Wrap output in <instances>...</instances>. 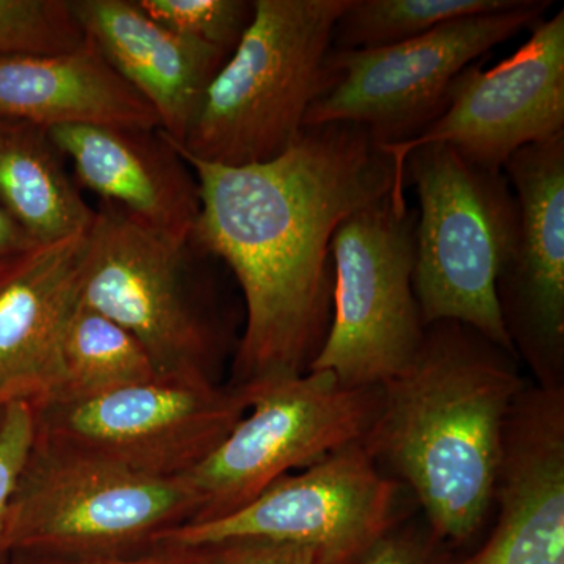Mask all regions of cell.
<instances>
[{"instance_id":"6da1fadb","label":"cell","mask_w":564,"mask_h":564,"mask_svg":"<svg viewBox=\"0 0 564 564\" xmlns=\"http://www.w3.org/2000/svg\"><path fill=\"white\" fill-rule=\"evenodd\" d=\"M173 144L199 185L193 247L225 262L243 293L229 384L310 372L332 323L334 232L392 192L404 196L392 155L350 122L304 128L284 154L256 165L199 161Z\"/></svg>"},{"instance_id":"7a4b0ae2","label":"cell","mask_w":564,"mask_h":564,"mask_svg":"<svg viewBox=\"0 0 564 564\" xmlns=\"http://www.w3.org/2000/svg\"><path fill=\"white\" fill-rule=\"evenodd\" d=\"M527 381L518 358L458 322L426 326L413 362L380 386L362 445L413 489L429 530L456 547L491 510L505 422Z\"/></svg>"},{"instance_id":"3957f363","label":"cell","mask_w":564,"mask_h":564,"mask_svg":"<svg viewBox=\"0 0 564 564\" xmlns=\"http://www.w3.org/2000/svg\"><path fill=\"white\" fill-rule=\"evenodd\" d=\"M239 46L204 93L182 143L225 166L274 161L295 143L321 88L348 0H254Z\"/></svg>"},{"instance_id":"277c9868","label":"cell","mask_w":564,"mask_h":564,"mask_svg":"<svg viewBox=\"0 0 564 564\" xmlns=\"http://www.w3.org/2000/svg\"><path fill=\"white\" fill-rule=\"evenodd\" d=\"M404 180L419 199L414 293L423 323H463L518 358L497 302L519 226L507 176L436 143L408 155Z\"/></svg>"},{"instance_id":"5b68a950","label":"cell","mask_w":564,"mask_h":564,"mask_svg":"<svg viewBox=\"0 0 564 564\" xmlns=\"http://www.w3.org/2000/svg\"><path fill=\"white\" fill-rule=\"evenodd\" d=\"M196 511L182 478L147 477L35 436L11 499V551L55 560L140 554Z\"/></svg>"},{"instance_id":"8992f818","label":"cell","mask_w":564,"mask_h":564,"mask_svg":"<svg viewBox=\"0 0 564 564\" xmlns=\"http://www.w3.org/2000/svg\"><path fill=\"white\" fill-rule=\"evenodd\" d=\"M193 251L104 203L85 237L80 303L131 333L161 380L218 383L226 339L193 280Z\"/></svg>"},{"instance_id":"52a82bcc","label":"cell","mask_w":564,"mask_h":564,"mask_svg":"<svg viewBox=\"0 0 564 564\" xmlns=\"http://www.w3.org/2000/svg\"><path fill=\"white\" fill-rule=\"evenodd\" d=\"M415 223L417 210L393 192L340 223L332 323L310 370L380 388L413 362L426 333L414 293Z\"/></svg>"},{"instance_id":"ba28073f","label":"cell","mask_w":564,"mask_h":564,"mask_svg":"<svg viewBox=\"0 0 564 564\" xmlns=\"http://www.w3.org/2000/svg\"><path fill=\"white\" fill-rule=\"evenodd\" d=\"M549 0L462 18L419 39L377 50L334 51L304 128L350 122L381 148L417 139L447 109L452 82L463 69L543 21Z\"/></svg>"},{"instance_id":"9c48e42d","label":"cell","mask_w":564,"mask_h":564,"mask_svg":"<svg viewBox=\"0 0 564 564\" xmlns=\"http://www.w3.org/2000/svg\"><path fill=\"white\" fill-rule=\"evenodd\" d=\"M380 395V388H348L323 370L252 386L247 414L182 477L198 500L188 524L236 513L282 475L361 443L377 417Z\"/></svg>"},{"instance_id":"30bf717a","label":"cell","mask_w":564,"mask_h":564,"mask_svg":"<svg viewBox=\"0 0 564 564\" xmlns=\"http://www.w3.org/2000/svg\"><path fill=\"white\" fill-rule=\"evenodd\" d=\"M252 388L154 378L74 403L33 408L35 436L176 480L195 469L250 410Z\"/></svg>"},{"instance_id":"8fae6325","label":"cell","mask_w":564,"mask_h":564,"mask_svg":"<svg viewBox=\"0 0 564 564\" xmlns=\"http://www.w3.org/2000/svg\"><path fill=\"white\" fill-rule=\"evenodd\" d=\"M400 484L361 443L282 475L242 510L177 527L159 544L212 545L234 538H267L313 549L317 564H361L397 527Z\"/></svg>"},{"instance_id":"7c38bea8","label":"cell","mask_w":564,"mask_h":564,"mask_svg":"<svg viewBox=\"0 0 564 564\" xmlns=\"http://www.w3.org/2000/svg\"><path fill=\"white\" fill-rule=\"evenodd\" d=\"M564 133V10L540 21L532 36L491 69L467 66L452 82L447 109L417 139L383 148L406 191L404 162L426 144L444 143L467 161L503 172L511 155Z\"/></svg>"},{"instance_id":"4fadbf2b","label":"cell","mask_w":564,"mask_h":564,"mask_svg":"<svg viewBox=\"0 0 564 564\" xmlns=\"http://www.w3.org/2000/svg\"><path fill=\"white\" fill-rule=\"evenodd\" d=\"M503 173L519 207L497 278L503 326L534 384L564 388V133L514 152Z\"/></svg>"},{"instance_id":"5bb4252c","label":"cell","mask_w":564,"mask_h":564,"mask_svg":"<svg viewBox=\"0 0 564 564\" xmlns=\"http://www.w3.org/2000/svg\"><path fill=\"white\" fill-rule=\"evenodd\" d=\"M484 547L463 564H564V388L524 386L505 422Z\"/></svg>"},{"instance_id":"9a60e30c","label":"cell","mask_w":564,"mask_h":564,"mask_svg":"<svg viewBox=\"0 0 564 564\" xmlns=\"http://www.w3.org/2000/svg\"><path fill=\"white\" fill-rule=\"evenodd\" d=\"M50 132L79 187L155 231L192 239L202 209L198 180L161 129L62 126Z\"/></svg>"},{"instance_id":"2e32d148","label":"cell","mask_w":564,"mask_h":564,"mask_svg":"<svg viewBox=\"0 0 564 564\" xmlns=\"http://www.w3.org/2000/svg\"><path fill=\"white\" fill-rule=\"evenodd\" d=\"M85 237L41 245L0 276V403L50 402L66 326L80 304Z\"/></svg>"},{"instance_id":"e0dca14e","label":"cell","mask_w":564,"mask_h":564,"mask_svg":"<svg viewBox=\"0 0 564 564\" xmlns=\"http://www.w3.org/2000/svg\"><path fill=\"white\" fill-rule=\"evenodd\" d=\"M85 36L151 104L161 131L182 143L229 54L163 28L135 0H70Z\"/></svg>"},{"instance_id":"ac0fdd59","label":"cell","mask_w":564,"mask_h":564,"mask_svg":"<svg viewBox=\"0 0 564 564\" xmlns=\"http://www.w3.org/2000/svg\"><path fill=\"white\" fill-rule=\"evenodd\" d=\"M0 117L62 126L161 129L151 104L87 39L62 54L0 57Z\"/></svg>"},{"instance_id":"d6986e66","label":"cell","mask_w":564,"mask_h":564,"mask_svg":"<svg viewBox=\"0 0 564 564\" xmlns=\"http://www.w3.org/2000/svg\"><path fill=\"white\" fill-rule=\"evenodd\" d=\"M0 207L40 245L90 229L96 209L82 196L51 132L0 117Z\"/></svg>"},{"instance_id":"ffe728a7","label":"cell","mask_w":564,"mask_h":564,"mask_svg":"<svg viewBox=\"0 0 564 564\" xmlns=\"http://www.w3.org/2000/svg\"><path fill=\"white\" fill-rule=\"evenodd\" d=\"M154 378L158 373L143 345L80 303L63 336L61 381L47 403L84 402Z\"/></svg>"},{"instance_id":"44dd1931","label":"cell","mask_w":564,"mask_h":564,"mask_svg":"<svg viewBox=\"0 0 564 564\" xmlns=\"http://www.w3.org/2000/svg\"><path fill=\"white\" fill-rule=\"evenodd\" d=\"M521 0H348L334 51L377 50L419 39L447 22L514 9Z\"/></svg>"},{"instance_id":"7402d4cb","label":"cell","mask_w":564,"mask_h":564,"mask_svg":"<svg viewBox=\"0 0 564 564\" xmlns=\"http://www.w3.org/2000/svg\"><path fill=\"white\" fill-rule=\"evenodd\" d=\"M85 41L70 0H0V57L62 54Z\"/></svg>"},{"instance_id":"603a6c76","label":"cell","mask_w":564,"mask_h":564,"mask_svg":"<svg viewBox=\"0 0 564 564\" xmlns=\"http://www.w3.org/2000/svg\"><path fill=\"white\" fill-rule=\"evenodd\" d=\"M163 28L231 55L254 17L248 0H135Z\"/></svg>"},{"instance_id":"cb8c5ba5","label":"cell","mask_w":564,"mask_h":564,"mask_svg":"<svg viewBox=\"0 0 564 564\" xmlns=\"http://www.w3.org/2000/svg\"><path fill=\"white\" fill-rule=\"evenodd\" d=\"M35 441V413L28 403L7 404L0 426V564L9 563L10 505Z\"/></svg>"},{"instance_id":"d4e9b609","label":"cell","mask_w":564,"mask_h":564,"mask_svg":"<svg viewBox=\"0 0 564 564\" xmlns=\"http://www.w3.org/2000/svg\"><path fill=\"white\" fill-rule=\"evenodd\" d=\"M451 545L426 530L399 527L375 545L361 564H463Z\"/></svg>"},{"instance_id":"484cf974","label":"cell","mask_w":564,"mask_h":564,"mask_svg":"<svg viewBox=\"0 0 564 564\" xmlns=\"http://www.w3.org/2000/svg\"><path fill=\"white\" fill-rule=\"evenodd\" d=\"M206 547L214 564H317L313 549L267 538H234Z\"/></svg>"},{"instance_id":"4316f807","label":"cell","mask_w":564,"mask_h":564,"mask_svg":"<svg viewBox=\"0 0 564 564\" xmlns=\"http://www.w3.org/2000/svg\"><path fill=\"white\" fill-rule=\"evenodd\" d=\"M7 564H214L210 547L161 543L140 554L96 560H55L13 554Z\"/></svg>"},{"instance_id":"83f0119b","label":"cell","mask_w":564,"mask_h":564,"mask_svg":"<svg viewBox=\"0 0 564 564\" xmlns=\"http://www.w3.org/2000/svg\"><path fill=\"white\" fill-rule=\"evenodd\" d=\"M40 247L41 245L0 207V276Z\"/></svg>"},{"instance_id":"f1b7e54d","label":"cell","mask_w":564,"mask_h":564,"mask_svg":"<svg viewBox=\"0 0 564 564\" xmlns=\"http://www.w3.org/2000/svg\"><path fill=\"white\" fill-rule=\"evenodd\" d=\"M6 404L0 403V426H2L3 415H6Z\"/></svg>"}]
</instances>
